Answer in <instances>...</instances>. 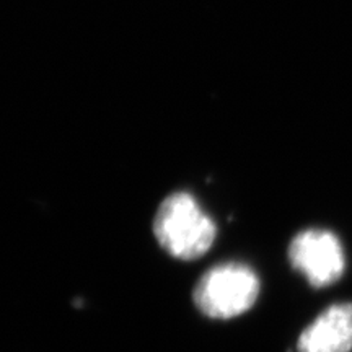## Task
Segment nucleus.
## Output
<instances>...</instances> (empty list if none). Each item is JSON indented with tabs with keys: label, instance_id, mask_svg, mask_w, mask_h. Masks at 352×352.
Here are the masks:
<instances>
[{
	"label": "nucleus",
	"instance_id": "f03ea898",
	"mask_svg": "<svg viewBox=\"0 0 352 352\" xmlns=\"http://www.w3.org/2000/svg\"><path fill=\"white\" fill-rule=\"evenodd\" d=\"M261 283L248 264L223 263L204 272L192 292V300L202 315L214 320H230L248 311L256 303Z\"/></svg>",
	"mask_w": 352,
	"mask_h": 352
},
{
	"label": "nucleus",
	"instance_id": "7ed1b4c3",
	"mask_svg": "<svg viewBox=\"0 0 352 352\" xmlns=\"http://www.w3.org/2000/svg\"><path fill=\"white\" fill-rule=\"evenodd\" d=\"M289 261L314 287L336 283L346 267L341 241L331 232L310 228L290 241Z\"/></svg>",
	"mask_w": 352,
	"mask_h": 352
},
{
	"label": "nucleus",
	"instance_id": "f257e3e1",
	"mask_svg": "<svg viewBox=\"0 0 352 352\" xmlns=\"http://www.w3.org/2000/svg\"><path fill=\"white\" fill-rule=\"evenodd\" d=\"M153 235L170 256L191 261L209 252L217 236V227L195 196L175 192L158 206Z\"/></svg>",
	"mask_w": 352,
	"mask_h": 352
},
{
	"label": "nucleus",
	"instance_id": "20e7f679",
	"mask_svg": "<svg viewBox=\"0 0 352 352\" xmlns=\"http://www.w3.org/2000/svg\"><path fill=\"white\" fill-rule=\"evenodd\" d=\"M298 352H351L352 303L324 310L298 338Z\"/></svg>",
	"mask_w": 352,
	"mask_h": 352
}]
</instances>
